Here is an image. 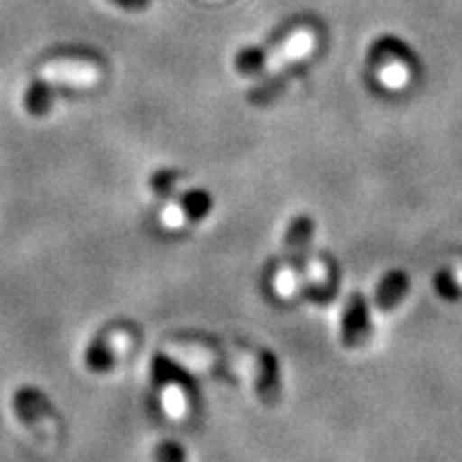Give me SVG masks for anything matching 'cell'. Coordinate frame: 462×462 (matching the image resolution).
I'll return each mask as SVG.
<instances>
[{"mask_svg": "<svg viewBox=\"0 0 462 462\" xmlns=\"http://www.w3.org/2000/svg\"><path fill=\"white\" fill-rule=\"evenodd\" d=\"M58 95H60V88H58V84L51 82V78L32 82L28 86L24 95L26 112L32 116H45L51 107H54V101Z\"/></svg>", "mask_w": 462, "mask_h": 462, "instance_id": "obj_4", "label": "cell"}, {"mask_svg": "<svg viewBox=\"0 0 462 462\" xmlns=\"http://www.w3.org/2000/svg\"><path fill=\"white\" fill-rule=\"evenodd\" d=\"M178 178H180V173L176 170H159L150 176V189L163 204H167L173 198V193H176Z\"/></svg>", "mask_w": 462, "mask_h": 462, "instance_id": "obj_8", "label": "cell"}, {"mask_svg": "<svg viewBox=\"0 0 462 462\" xmlns=\"http://www.w3.org/2000/svg\"><path fill=\"white\" fill-rule=\"evenodd\" d=\"M310 236H313V223L310 218L300 217L291 223L287 234V246H285V263L293 265V268L300 270V263L306 257V251H309Z\"/></svg>", "mask_w": 462, "mask_h": 462, "instance_id": "obj_2", "label": "cell"}, {"mask_svg": "<svg viewBox=\"0 0 462 462\" xmlns=\"http://www.w3.org/2000/svg\"><path fill=\"white\" fill-rule=\"evenodd\" d=\"M379 79L381 84L385 86V88H402L404 84H407L409 79V69L402 65V62H388V65H383L379 69Z\"/></svg>", "mask_w": 462, "mask_h": 462, "instance_id": "obj_10", "label": "cell"}, {"mask_svg": "<svg viewBox=\"0 0 462 462\" xmlns=\"http://www.w3.org/2000/svg\"><path fill=\"white\" fill-rule=\"evenodd\" d=\"M84 360H86V366H88L92 373H107L109 368L114 366L116 356L107 334H99V337H95V340L88 345V349H86Z\"/></svg>", "mask_w": 462, "mask_h": 462, "instance_id": "obj_5", "label": "cell"}, {"mask_svg": "<svg viewBox=\"0 0 462 462\" xmlns=\"http://www.w3.org/2000/svg\"><path fill=\"white\" fill-rule=\"evenodd\" d=\"M114 5H118V7H123L126 11H142L146 9L150 5V0H112Z\"/></svg>", "mask_w": 462, "mask_h": 462, "instance_id": "obj_12", "label": "cell"}, {"mask_svg": "<svg viewBox=\"0 0 462 462\" xmlns=\"http://www.w3.org/2000/svg\"><path fill=\"white\" fill-rule=\"evenodd\" d=\"M407 287H409L407 276L402 273H390L383 281L379 282L374 302H377L381 310H390V306H394L398 300L404 296Z\"/></svg>", "mask_w": 462, "mask_h": 462, "instance_id": "obj_6", "label": "cell"}, {"mask_svg": "<svg viewBox=\"0 0 462 462\" xmlns=\"http://www.w3.org/2000/svg\"><path fill=\"white\" fill-rule=\"evenodd\" d=\"M368 332V315L366 304L360 296H354L346 304L343 315V328H340V337L346 346L360 345Z\"/></svg>", "mask_w": 462, "mask_h": 462, "instance_id": "obj_1", "label": "cell"}, {"mask_svg": "<svg viewBox=\"0 0 462 462\" xmlns=\"http://www.w3.org/2000/svg\"><path fill=\"white\" fill-rule=\"evenodd\" d=\"M300 282H302V274H300V270L287 263L282 265V268H279V273L274 276V289L281 298L296 296Z\"/></svg>", "mask_w": 462, "mask_h": 462, "instance_id": "obj_9", "label": "cell"}, {"mask_svg": "<svg viewBox=\"0 0 462 462\" xmlns=\"http://www.w3.org/2000/svg\"><path fill=\"white\" fill-rule=\"evenodd\" d=\"M454 279H456V282H458L460 289H462V265H456V268H454Z\"/></svg>", "mask_w": 462, "mask_h": 462, "instance_id": "obj_13", "label": "cell"}, {"mask_svg": "<svg viewBox=\"0 0 462 462\" xmlns=\"http://www.w3.org/2000/svg\"><path fill=\"white\" fill-rule=\"evenodd\" d=\"M14 409L24 421H37L42 415L50 413V402L42 390L24 385V388L15 390Z\"/></svg>", "mask_w": 462, "mask_h": 462, "instance_id": "obj_3", "label": "cell"}, {"mask_svg": "<svg viewBox=\"0 0 462 462\" xmlns=\"http://www.w3.org/2000/svg\"><path fill=\"white\" fill-rule=\"evenodd\" d=\"M210 208H212L210 195H208L206 190H199V189L189 190V193H184L182 199H180L182 217L189 218L190 223L201 221V218H204L208 212H210Z\"/></svg>", "mask_w": 462, "mask_h": 462, "instance_id": "obj_7", "label": "cell"}, {"mask_svg": "<svg viewBox=\"0 0 462 462\" xmlns=\"http://www.w3.org/2000/svg\"><path fill=\"white\" fill-rule=\"evenodd\" d=\"M302 281L309 287H323L328 282V265L319 262V259H313V262L306 263Z\"/></svg>", "mask_w": 462, "mask_h": 462, "instance_id": "obj_11", "label": "cell"}]
</instances>
